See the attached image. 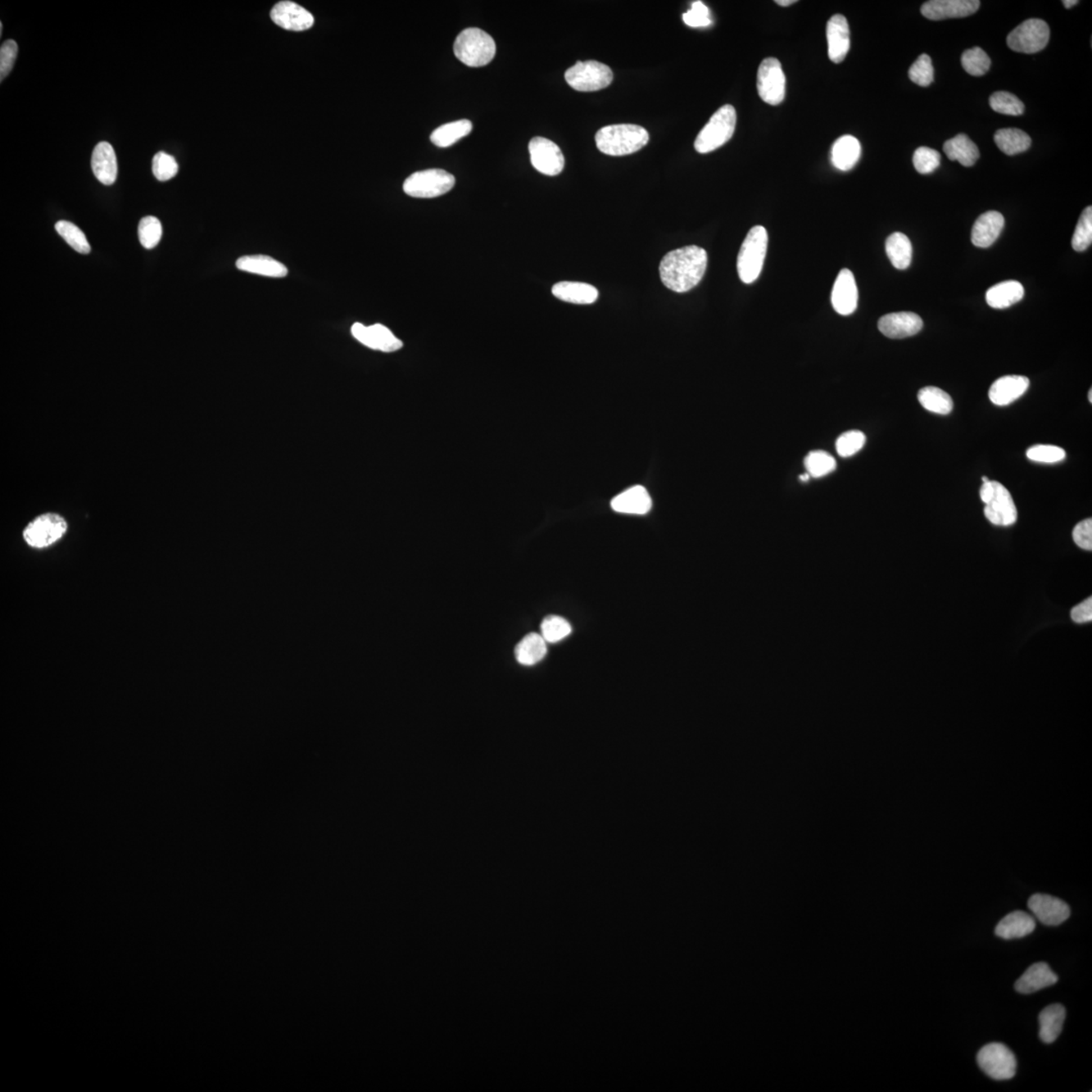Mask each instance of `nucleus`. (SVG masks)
<instances>
[{
	"instance_id": "864d4df0",
	"label": "nucleus",
	"mask_w": 1092,
	"mask_h": 1092,
	"mask_svg": "<svg viewBox=\"0 0 1092 1092\" xmlns=\"http://www.w3.org/2000/svg\"><path fill=\"white\" fill-rule=\"evenodd\" d=\"M1073 541L1076 546L1082 550H1092V520L1085 519L1076 526L1073 529Z\"/></svg>"
},
{
	"instance_id": "412c9836",
	"label": "nucleus",
	"mask_w": 1092,
	"mask_h": 1092,
	"mask_svg": "<svg viewBox=\"0 0 1092 1092\" xmlns=\"http://www.w3.org/2000/svg\"><path fill=\"white\" fill-rule=\"evenodd\" d=\"M1030 387V379L1022 375H1005L992 383L990 399L996 406H1008L1020 399Z\"/></svg>"
},
{
	"instance_id": "a19ab883",
	"label": "nucleus",
	"mask_w": 1092,
	"mask_h": 1092,
	"mask_svg": "<svg viewBox=\"0 0 1092 1092\" xmlns=\"http://www.w3.org/2000/svg\"><path fill=\"white\" fill-rule=\"evenodd\" d=\"M541 629L543 640L550 643L563 641L572 632L571 624L563 617L556 615L547 616L542 621Z\"/></svg>"
},
{
	"instance_id": "6e6552de",
	"label": "nucleus",
	"mask_w": 1092,
	"mask_h": 1092,
	"mask_svg": "<svg viewBox=\"0 0 1092 1092\" xmlns=\"http://www.w3.org/2000/svg\"><path fill=\"white\" fill-rule=\"evenodd\" d=\"M455 184V176L442 170L418 171L405 180L403 188L408 196L418 198H433L451 191Z\"/></svg>"
},
{
	"instance_id": "4c0bfd02",
	"label": "nucleus",
	"mask_w": 1092,
	"mask_h": 1092,
	"mask_svg": "<svg viewBox=\"0 0 1092 1092\" xmlns=\"http://www.w3.org/2000/svg\"><path fill=\"white\" fill-rule=\"evenodd\" d=\"M804 465L810 478H822L835 472L836 461L835 457L826 451H813L805 457Z\"/></svg>"
},
{
	"instance_id": "c9c22d12",
	"label": "nucleus",
	"mask_w": 1092,
	"mask_h": 1092,
	"mask_svg": "<svg viewBox=\"0 0 1092 1092\" xmlns=\"http://www.w3.org/2000/svg\"><path fill=\"white\" fill-rule=\"evenodd\" d=\"M473 129V124L469 120H456L442 125L431 134L430 140L440 148H447L457 141L469 135Z\"/></svg>"
},
{
	"instance_id": "0eeeda50",
	"label": "nucleus",
	"mask_w": 1092,
	"mask_h": 1092,
	"mask_svg": "<svg viewBox=\"0 0 1092 1092\" xmlns=\"http://www.w3.org/2000/svg\"><path fill=\"white\" fill-rule=\"evenodd\" d=\"M564 79L569 85L578 92L593 93L606 88L611 84L613 72L606 64L594 60L578 61L568 69Z\"/></svg>"
},
{
	"instance_id": "f8f14e48",
	"label": "nucleus",
	"mask_w": 1092,
	"mask_h": 1092,
	"mask_svg": "<svg viewBox=\"0 0 1092 1092\" xmlns=\"http://www.w3.org/2000/svg\"><path fill=\"white\" fill-rule=\"evenodd\" d=\"M757 88L759 97L771 106H778L786 93V79L779 60H763L758 70Z\"/></svg>"
},
{
	"instance_id": "09e8293b",
	"label": "nucleus",
	"mask_w": 1092,
	"mask_h": 1092,
	"mask_svg": "<svg viewBox=\"0 0 1092 1092\" xmlns=\"http://www.w3.org/2000/svg\"><path fill=\"white\" fill-rule=\"evenodd\" d=\"M1026 456L1035 463L1041 464H1056L1065 460L1066 451L1063 448L1055 446H1035L1026 451Z\"/></svg>"
},
{
	"instance_id": "a878e982",
	"label": "nucleus",
	"mask_w": 1092,
	"mask_h": 1092,
	"mask_svg": "<svg viewBox=\"0 0 1092 1092\" xmlns=\"http://www.w3.org/2000/svg\"><path fill=\"white\" fill-rule=\"evenodd\" d=\"M236 267L244 273L266 278L283 279L288 274L287 266L283 263L267 256H242L236 261Z\"/></svg>"
},
{
	"instance_id": "f257e3e1",
	"label": "nucleus",
	"mask_w": 1092,
	"mask_h": 1092,
	"mask_svg": "<svg viewBox=\"0 0 1092 1092\" xmlns=\"http://www.w3.org/2000/svg\"><path fill=\"white\" fill-rule=\"evenodd\" d=\"M707 262V252L698 246L676 249L660 261V279L673 292H687L701 282Z\"/></svg>"
},
{
	"instance_id": "de8ad7c7",
	"label": "nucleus",
	"mask_w": 1092,
	"mask_h": 1092,
	"mask_svg": "<svg viewBox=\"0 0 1092 1092\" xmlns=\"http://www.w3.org/2000/svg\"><path fill=\"white\" fill-rule=\"evenodd\" d=\"M913 165L918 174H930L938 170L940 164V154L938 151L919 147L913 154Z\"/></svg>"
},
{
	"instance_id": "f03ea898",
	"label": "nucleus",
	"mask_w": 1092,
	"mask_h": 1092,
	"mask_svg": "<svg viewBox=\"0 0 1092 1092\" xmlns=\"http://www.w3.org/2000/svg\"><path fill=\"white\" fill-rule=\"evenodd\" d=\"M596 145L609 156H625L637 152L650 141L649 132L632 124L610 125L600 129L595 137Z\"/></svg>"
},
{
	"instance_id": "393cba45",
	"label": "nucleus",
	"mask_w": 1092,
	"mask_h": 1092,
	"mask_svg": "<svg viewBox=\"0 0 1092 1092\" xmlns=\"http://www.w3.org/2000/svg\"><path fill=\"white\" fill-rule=\"evenodd\" d=\"M651 499L646 487L636 486L612 500L613 510L623 514L645 515L651 509Z\"/></svg>"
},
{
	"instance_id": "3c124183",
	"label": "nucleus",
	"mask_w": 1092,
	"mask_h": 1092,
	"mask_svg": "<svg viewBox=\"0 0 1092 1092\" xmlns=\"http://www.w3.org/2000/svg\"><path fill=\"white\" fill-rule=\"evenodd\" d=\"M683 20L686 25L692 28H705L712 23L709 10L702 2H694L692 8L683 15Z\"/></svg>"
},
{
	"instance_id": "a211bd4d",
	"label": "nucleus",
	"mask_w": 1092,
	"mask_h": 1092,
	"mask_svg": "<svg viewBox=\"0 0 1092 1092\" xmlns=\"http://www.w3.org/2000/svg\"><path fill=\"white\" fill-rule=\"evenodd\" d=\"M859 292L856 279L851 270H841L831 292V304L837 314L849 316L856 310Z\"/></svg>"
},
{
	"instance_id": "6e6d98bb",
	"label": "nucleus",
	"mask_w": 1092,
	"mask_h": 1092,
	"mask_svg": "<svg viewBox=\"0 0 1092 1092\" xmlns=\"http://www.w3.org/2000/svg\"><path fill=\"white\" fill-rule=\"evenodd\" d=\"M795 2H797L796 0H777L776 2V3L779 4L780 7H789Z\"/></svg>"
},
{
	"instance_id": "39448f33",
	"label": "nucleus",
	"mask_w": 1092,
	"mask_h": 1092,
	"mask_svg": "<svg viewBox=\"0 0 1092 1092\" xmlns=\"http://www.w3.org/2000/svg\"><path fill=\"white\" fill-rule=\"evenodd\" d=\"M736 126V111L731 105L716 111L695 140L698 153L706 154L720 148L732 139Z\"/></svg>"
},
{
	"instance_id": "c756f323",
	"label": "nucleus",
	"mask_w": 1092,
	"mask_h": 1092,
	"mask_svg": "<svg viewBox=\"0 0 1092 1092\" xmlns=\"http://www.w3.org/2000/svg\"><path fill=\"white\" fill-rule=\"evenodd\" d=\"M1025 296V288L1017 280H1007L988 289L986 301L994 309H1007L1018 303Z\"/></svg>"
},
{
	"instance_id": "e433bc0d",
	"label": "nucleus",
	"mask_w": 1092,
	"mask_h": 1092,
	"mask_svg": "<svg viewBox=\"0 0 1092 1092\" xmlns=\"http://www.w3.org/2000/svg\"><path fill=\"white\" fill-rule=\"evenodd\" d=\"M918 399L923 408L939 415L953 411V400L948 392L936 387H926L918 392Z\"/></svg>"
},
{
	"instance_id": "2eb2a0df",
	"label": "nucleus",
	"mask_w": 1092,
	"mask_h": 1092,
	"mask_svg": "<svg viewBox=\"0 0 1092 1092\" xmlns=\"http://www.w3.org/2000/svg\"><path fill=\"white\" fill-rule=\"evenodd\" d=\"M1028 906L1035 918L1044 926H1059L1070 917L1069 905L1054 896L1037 893L1030 897Z\"/></svg>"
},
{
	"instance_id": "680f3d73",
	"label": "nucleus",
	"mask_w": 1092,
	"mask_h": 1092,
	"mask_svg": "<svg viewBox=\"0 0 1092 1092\" xmlns=\"http://www.w3.org/2000/svg\"><path fill=\"white\" fill-rule=\"evenodd\" d=\"M2 31H3V25H2V24H0V34H2Z\"/></svg>"
},
{
	"instance_id": "49530a36",
	"label": "nucleus",
	"mask_w": 1092,
	"mask_h": 1092,
	"mask_svg": "<svg viewBox=\"0 0 1092 1092\" xmlns=\"http://www.w3.org/2000/svg\"><path fill=\"white\" fill-rule=\"evenodd\" d=\"M908 76L914 84L927 88L934 81V67L929 55L922 54L909 68Z\"/></svg>"
},
{
	"instance_id": "6ab92c4d",
	"label": "nucleus",
	"mask_w": 1092,
	"mask_h": 1092,
	"mask_svg": "<svg viewBox=\"0 0 1092 1092\" xmlns=\"http://www.w3.org/2000/svg\"><path fill=\"white\" fill-rule=\"evenodd\" d=\"M922 326V319L913 312L887 314L878 322L880 332L891 339L910 338L918 334Z\"/></svg>"
},
{
	"instance_id": "aec40b11",
	"label": "nucleus",
	"mask_w": 1092,
	"mask_h": 1092,
	"mask_svg": "<svg viewBox=\"0 0 1092 1092\" xmlns=\"http://www.w3.org/2000/svg\"><path fill=\"white\" fill-rule=\"evenodd\" d=\"M828 57L834 63L843 62L848 55L851 40L847 19L843 15L832 16L827 25Z\"/></svg>"
},
{
	"instance_id": "58836bf2",
	"label": "nucleus",
	"mask_w": 1092,
	"mask_h": 1092,
	"mask_svg": "<svg viewBox=\"0 0 1092 1092\" xmlns=\"http://www.w3.org/2000/svg\"><path fill=\"white\" fill-rule=\"evenodd\" d=\"M961 62L968 75L976 77L986 75L991 65L990 56L980 47L965 51L962 55Z\"/></svg>"
},
{
	"instance_id": "79ce46f5",
	"label": "nucleus",
	"mask_w": 1092,
	"mask_h": 1092,
	"mask_svg": "<svg viewBox=\"0 0 1092 1092\" xmlns=\"http://www.w3.org/2000/svg\"><path fill=\"white\" fill-rule=\"evenodd\" d=\"M991 109L996 113L1008 116H1022L1025 111L1024 103L1011 93L997 92L990 98Z\"/></svg>"
},
{
	"instance_id": "f3484780",
	"label": "nucleus",
	"mask_w": 1092,
	"mask_h": 1092,
	"mask_svg": "<svg viewBox=\"0 0 1092 1092\" xmlns=\"http://www.w3.org/2000/svg\"><path fill=\"white\" fill-rule=\"evenodd\" d=\"M978 0H931L922 4V15L931 20L972 16L978 11Z\"/></svg>"
},
{
	"instance_id": "5fc2aeb1",
	"label": "nucleus",
	"mask_w": 1092,
	"mask_h": 1092,
	"mask_svg": "<svg viewBox=\"0 0 1092 1092\" xmlns=\"http://www.w3.org/2000/svg\"><path fill=\"white\" fill-rule=\"evenodd\" d=\"M1072 618L1076 623H1090L1092 620V599L1087 598L1085 601L1078 604L1072 610Z\"/></svg>"
},
{
	"instance_id": "4be33fe9",
	"label": "nucleus",
	"mask_w": 1092,
	"mask_h": 1092,
	"mask_svg": "<svg viewBox=\"0 0 1092 1092\" xmlns=\"http://www.w3.org/2000/svg\"><path fill=\"white\" fill-rule=\"evenodd\" d=\"M1004 227V215L999 211L984 213L975 222L971 240L979 248L990 247L999 238Z\"/></svg>"
},
{
	"instance_id": "bf43d9fd",
	"label": "nucleus",
	"mask_w": 1092,
	"mask_h": 1092,
	"mask_svg": "<svg viewBox=\"0 0 1092 1092\" xmlns=\"http://www.w3.org/2000/svg\"><path fill=\"white\" fill-rule=\"evenodd\" d=\"M1089 399H1090V402L1092 403V390H1091V388H1090V392H1089Z\"/></svg>"
},
{
	"instance_id": "2f4dec72",
	"label": "nucleus",
	"mask_w": 1092,
	"mask_h": 1092,
	"mask_svg": "<svg viewBox=\"0 0 1092 1092\" xmlns=\"http://www.w3.org/2000/svg\"><path fill=\"white\" fill-rule=\"evenodd\" d=\"M1066 1011L1063 1005L1052 1004L1044 1008L1039 1016L1040 1038L1046 1044H1052L1058 1039L1063 1029Z\"/></svg>"
},
{
	"instance_id": "a18cd8bd",
	"label": "nucleus",
	"mask_w": 1092,
	"mask_h": 1092,
	"mask_svg": "<svg viewBox=\"0 0 1092 1092\" xmlns=\"http://www.w3.org/2000/svg\"><path fill=\"white\" fill-rule=\"evenodd\" d=\"M866 436L862 431L852 430L841 434L836 440V452L841 457H851L864 447Z\"/></svg>"
},
{
	"instance_id": "72a5a7b5",
	"label": "nucleus",
	"mask_w": 1092,
	"mask_h": 1092,
	"mask_svg": "<svg viewBox=\"0 0 1092 1092\" xmlns=\"http://www.w3.org/2000/svg\"><path fill=\"white\" fill-rule=\"evenodd\" d=\"M885 248L889 261L895 269H908L913 259V245L908 236L900 232L893 233L888 237Z\"/></svg>"
},
{
	"instance_id": "ea45409f",
	"label": "nucleus",
	"mask_w": 1092,
	"mask_h": 1092,
	"mask_svg": "<svg viewBox=\"0 0 1092 1092\" xmlns=\"http://www.w3.org/2000/svg\"><path fill=\"white\" fill-rule=\"evenodd\" d=\"M56 231L62 238L70 245L75 251L81 254H88L90 252V245L84 233L79 227L68 221H59L55 225Z\"/></svg>"
},
{
	"instance_id": "5701e85b",
	"label": "nucleus",
	"mask_w": 1092,
	"mask_h": 1092,
	"mask_svg": "<svg viewBox=\"0 0 1092 1092\" xmlns=\"http://www.w3.org/2000/svg\"><path fill=\"white\" fill-rule=\"evenodd\" d=\"M1058 976L1053 972L1047 963L1040 962L1029 967L1028 970L1018 978L1014 988L1022 995H1031L1049 986H1054Z\"/></svg>"
},
{
	"instance_id": "37998d69",
	"label": "nucleus",
	"mask_w": 1092,
	"mask_h": 1092,
	"mask_svg": "<svg viewBox=\"0 0 1092 1092\" xmlns=\"http://www.w3.org/2000/svg\"><path fill=\"white\" fill-rule=\"evenodd\" d=\"M1092 243V208L1087 206L1079 218L1072 237V247L1077 252L1085 251Z\"/></svg>"
},
{
	"instance_id": "ddd939ff",
	"label": "nucleus",
	"mask_w": 1092,
	"mask_h": 1092,
	"mask_svg": "<svg viewBox=\"0 0 1092 1092\" xmlns=\"http://www.w3.org/2000/svg\"><path fill=\"white\" fill-rule=\"evenodd\" d=\"M528 149L531 164L541 174L555 176L564 170V154L554 142L535 137L530 141Z\"/></svg>"
},
{
	"instance_id": "cd10ccee",
	"label": "nucleus",
	"mask_w": 1092,
	"mask_h": 1092,
	"mask_svg": "<svg viewBox=\"0 0 1092 1092\" xmlns=\"http://www.w3.org/2000/svg\"><path fill=\"white\" fill-rule=\"evenodd\" d=\"M556 299L578 305L594 304L598 300V289L584 283L562 282L551 289Z\"/></svg>"
},
{
	"instance_id": "4468645a",
	"label": "nucleus",
	"mask_w": 1092,
	"mask_h": 1092,
	"mask_svg": "<svg viewBox=\"0 0 1092 1092\" xmlns=\"http://www.w3.org/2000/svg\"><path fill=\"white\" fill-rule=\"evenodd\" d=\"M351 334L358 342L365 347L383 352H395L403 347V342L387 327L382 324L365 326L361 323L353 324Z\"/></svg>"
},
{
	"instance_id": "20e7f679",
	"label": "nucleus",
	"mask_w": 1092,
	"mask_h": 1092,
	"mask_svg": "<svg viewBox=\"0 0 1092 1092\" xmlns=\"http://www.w3.org/2000/svg\"><path fill=\"white\" fill-rule=\"evenodd\" d=\"M768 233L763 226L750 229L737 257V273L742 283H753L759 279L765 261Z\"/></svg>"
},
{
	"instance_id": "13d9d810",
	"label": "nucleus",
	"mask_w": 1092,
	"mask_h": 1092,
	"mask_svg": "<svg viewBox=\"0 0 1092 1092\" xmlns=\"http://www.w3.org/2000/svg\"><path fill=\"white\" fill-rule=\"evenodd\" d=\"M809 478H810V476H809V474H802V476H800V480H801L802 482H807V481L809 480Z\"/></svg>"
},
{
	"instance_id": "b1692460",
	"label": "nucleus",
	"mask_w": 1092,
	"mask_h": 1092,
	"mask_svg": "<svg viewBox=\"0 0 1092 1092\" xmlns=\"http://www.w3.org/2000/svg\"><path fill=\"white\" fill-rule=\"evenodd\" d=\"M92 168L93 174L102 184L111 185L118 177V162L116 152L107 142H99L93 152Z\"/></svg>"
},
{
	"instance_id": "1a4fd4ad",
	"label": "nucleus",
	"mask_w": 1092,
	"mask_h": 1092,
	"mask_svg": "<svg viewBox=\"0 0 1092 1092\" xmlns=\"http://www.w3.org/2000/svg\"><path fill=\"white\" fill-rule=\"evenodd\" d=\"M67 529L68 524L64 517L57 513L48 512L29 522L23 531V537L29 546L40 550L60 541Z\"/></svg>"
},
{
	"instance_id": "603ef678",
	"label": "nucleus",
	"mask_w": 1092,
	"mask_h": 1092,
	"mask_svg": "<svg viewBox=\"0 0 1092 1092\" xmlns=\"http://www.w3.org/2000/svg\"><path fill=\"white\" fill-rule=\"evenodd\" d=\"M17 51H19V48H17L16 42L14 40H8L2 45V48H0V77H2L0 79L2 81L10 75L11 69L14 68Z\"/></svg>"
},
{
	"instance_id": "423d86ee",
	"label": "nucleus",
	"mask_w": 1092,
	"mask_h": 1092,
	"mask_svg": "<svg viewBox=\"0 0 1092 1092\" xmlns=\"http://www.w3.org/2000/svg\"><path fill=\"white\" fill-rule=\"evenodd\" d=\"M980 498L986 504L984 514L997 526H1011L1017 520L1016 504L1007 487L995 481L983 483Z\"/></svg>"
},
{
	"instance_id": "8fccbe9b",
	"label": "nucleus",
	"mask_w": 1092,
	"mask_h": 1092,
	"mask_svg": "<svg viewBox=\"0 0 1092 1092\" xmlns=\"http://www.w3.org/2000/svg\"><path fill=\"white\" fill-rule=\"evenodd\" d=\"M152 171L159 181L170 180L179 172V164L171 155L158 152L153 158Z\"/></svg>"
},
{
	"instance_id": "7c9ffc66",
	"label": "nucleus",
	"mask_w": 1092,
	"mask_h": 1092,
	"mask_svg": "<svg viewBox=\"0 0 1092 1092\" xmlns=\"http://www.w3.org/2000/svg\"><path fill=\"white\" fill-rule=\"evenodd\" d=\"M944 152L951 161H958L965 167L973 166L980 156L978 147L965 134L946 141Z\"/></svg>"
},
{
	"instance_id": "9b49d317",
	"label": "nucleus",
	"mask_w": 1092,
	"mask_h": 1092,
	"mask_svg": "<svg viewBox=\"0 0 1092 1092\" xmlns=\"http://www.w3.org/2000/svg\"><path fill=\"white\" fill-rule=\"evenodd\" d=\"M980 1068L995 1081H1008L1016 1076L1017 1059L1011 1049L1001 1043H991L979 1051Z\"/></svg>"
},
{
	"instance_id": "f704fd0d",
	"label": "nucleus",
	"mask_w": 1092,
	"mask_h": 1092,
	"mask_svg": "<svg viewBox=\"0 0 1092 1092\" xmlns=\"http://www.w3.org/2000/svg\"><path fill=\"white\" fill-rule=\"evenodd\" d=\"M995 142L1000 151L1013 156L1028 150L1031 144V137L1020 129H1000L995 133Z\"/></svg>"
},
{
	"instance_id": "7ed1b4c3",
	"label": "nucleus",
	"mask_w": 1092,
	"mask_h": 1092,
	"mask_svg": "<svg viewBox=\"0 0 1092 1092\" xmlns=\"http://www.w3.org/2000/svg\"><path fill=\"white\" fill-rule=\"evenodd\" d=\"M456 58L469 67H483L496 55V43L489 34L478 28L464 29L453 46Z\"/></svg>"
},
{
	"instance_id": "052dcab7",
	"label": "nucleus",
	"mask_w": 1092,
	"mask_h": 1092,
	"mask_svg": "<svg viewBox=\"0 0 1092 1092\" xmlns=\"http://www.w3.org/2000/svg\"><path fill=\"white\" fill-rule=\"evenodd\" d=\"M982 481H983V483L990 482V480H988V478H987L986 477H983V478H982Z\"/></svg>"
},
{
	"instance_id": "473e14b6",
	"label": "nucleus",
	"mask_w": 1092,
	"mask_h": 1092,
	"mask_svg": "<svg viewBox=\"0 0 1092 1092\" xmlns=\"http://www.w3.org/2000/svg\"><path fill=\"white\" fill-rule=\"evenodd\" d=\"M546 641L538 633H529L515 647L516 659L523 666L537 664L546 657Z\"/></svg>"
},
{
	"instance_id": "4d7b16f0",
	"label": "nucleus",
	"mask_w": 1092,
	"mask_h": 1092,
	"mask_svg": "<svg viewBox=\"0 0 1092 1092\" xmlns=\"http://www.w3.org/2000/svg\"><path fill=\"white\" fill-rule=\"evenodd\" d=\"M1078 0H1064L1063 2L1066 8H1072V7L1076 6Z\"/></svg>"
},
{
	"instance_id": "9d476101",
	"label": "nucleus",
	"mask_w": 1092,
	"mask_h": 1092,
	"mask_svg": "<svg viewBox=\"0 0 1092 1092\" xmlns=\"http://www.w3.org/2000/svg\"><path fill=\"white\" fill-rule=\"evenodd\" d=\"M1050 40V29L1046 21L1030 19L1009 33L1007 43L1009 48L1018 53L1034 54L1046 48Z\"/></svg>"
},
{
	"instance_id": "c85d7f7f",
	"label": "nucleus",
	"mask_w": 1092,
	"mask_h": 1092,
	"mask_svg": "<svg viewBox=\"0 0 1092 1092\" xmlns=\"http://www.w3.org/2000/svg\"><path fill=\"white\" fill-rule=\"evenodd\" d=\"M860 142L851 135L839 138L831 148V162L837 170L849 171L860 161Z\"/></svg>"
},
{
	"instance_id": "bb28decb",
	"label": "nucleus",
	"mask_w": 1092,
	"mask_h": 1092,
	"mask_svg": "<svg viewBox=\"0 0 1092 1092\" xmlns=\"http://www.w3.org/2000/svg\"><path fill=\"white\" fill-rule=\"evenodd\" d=\"M1035 927V921L1033 917L1017 910L1001 919L995 927V935L1004 940L1020 939L1031 934Z\"/></svg>"
},
{
	"instance_id": "c03bdc74",
	"label": "nucleus",
	"mask_w": 1092,
	"mask_h": 1092,
	"mask_svg": "<svg viewBox=\"0 0 1092 1092\" xmlns=\"http://www.w3.org/2000/svg\"><path fill=\"white\" fill-rule=\"evenodd\" d=\"M138 235L142 246L146 249L156 247L162 237V225L157 218L148 215L141 220Z\"/></svg>"
},
{
	"instance_id": "dca6fc26",
	"label": "nucleus",
	"mask_w": 1092,
	"mask_h": 1092,
	"mask_svg": "<svg viewBox=\"0 0 1092 1092\" xmlns=\"http://www.w3.org/2000/svg\"><path fill=\"white\" fill-rule=\"evenodd\" d=\"M271 20L279 27L288 31L303 32L313 27L314 16L309 11L293 2L276 3L270 12Z\"/></svg>"
}]
</instances>
